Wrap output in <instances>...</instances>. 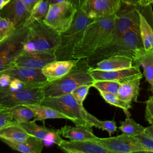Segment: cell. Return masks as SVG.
<instances>
[{
  "mask_svg": "<svg viewBox=\"0 0 153 153\" xmlns=\"http://www.w3.org/2000/svg\"><path fill=\"white\" fill-rule=\"evenodd\" d=\"M134 65L133 60L124 56H115L98 62L93 68L101 71H114L126 69Z\"/></svg>",
  "mask_w": 153,
  "mask_h": 153,
  "instance_id": "cell-22",
  "label": "cell"
},
{
  "mask_svg": "<svg viewBox=\"0 0 153 153\" xmlns=\"http://www.w3.org/2000/svg\"><path fill=\"white\" fill-rule=\"evenodd\" d=\"M96 140L111 153H131L146 152L135 138L124 133L120 135L105 138L97 137Z\"/></svg>",
  "mask_w": 153,
  "mask_h": 153,
  "instance_id": "cell-10",
  "label": "cell"
},
{
  "mask_svg": "<svg viewBox=\"0 0 153 153\" xmlns=\"http://www.w3.org/2000/svg\"><path fill=\"white\" fill-rule=\"evenodd\" d=\"M49 5L47 0H42L38 2L33 8L29 17L23 26H28L36 20H44L48 13Z\"/></svg>",
  "mask_w": 153,
  "mask_h": 153,
  "instance_id": "cell-29",
  "label": "cell"
},
{
  "mask_svg": "<svg viewBox=\"0 0 153 153\" xmlns=\"http://www.w3.org/2000/svg\"><path fill=\"white\" fill-rule=\"evenodd\" d=\"M77 9L68 2H60L49 5L48 13L43 21L61 33L71 26Z\"/></svg>",
  "mask_w": 153,
  "mask_h": 153,
  "instance_id": "cell-9",
  "label": "cell"
},
{
  "mask_svg": "<svg viewBox=\"0 0 153 153\" xmlns=\"http://www.w3.org/2000/svg\"><path fill=\"white\" fill-rule=\"evenodd\" d=\"M20 1L26 5V7L29 9V10L32 11L34 6L38 2H39L42 0H20Z\"/></svg>",
  "mask_w": 153,
  "mask_h": 153,
  "instance_id": "cell-42",
  "label": "cell"
},
{
  "mask_svg": "<svg viewBox=\"0 0 153 153\" xmlns=\"http://www.w3.org/2000/svg\"><path fill=\"white\" fill-rule=\"evenodd\" d=\"M91 68L85 59H78L66 75L55 81L48 82L42 87L44 97L69 94L81 85H92L94 79L90 74Z\"/></svg>",
  "mask_w": 153,
  "mask_h": 153,
  "instance_id": "cell-2",
  "label": "cell"
},
{
  "mask_svg": "<svg viewBox=\"0 0 153 153\" xmlns=\"http://www.w3.org/2000/svg\"><path fill=\"white\" fill-rule=\"evenodd\" d=\"M10 108H2L0 109V130L6 126L13 123Z\"/></svg>",
  "mask_w": 153,
  "mask_h": 153,
  "instance_id": "cell-36",
  "label": "cell"
},
{
  "mask_svg": "<svg viewBox=\"0 0 153 153\" xmlns=\"http://www.w3.org/2000/svg\"><path fill=\"white\" fill-rule=\"evenodd\" d=\"M1 108H2V107H1V106H0V109H1Z\"/></svg>",
  "mask_w": 153,
  "mask_h": 153,
  "instance_id": "cell-47",
  "label": "cell"
},
{
  "mask_svg": "<svg viewBox=\"0 0 153 153\" xmlns=\"http://www.w3.org/2000/svg\"><path fill=\"white\" fill-rule=\"evenodd\" d=\"M121 2V0H84L80 8L95 19L117 13Z\"/></svg>",
  "mask_w": 153,
  "mask_h": 153,
  "instance_id": "cell-12",
  "label": "cell"
},
{
  "mask_svg": "<svg viewBox=\"0 0 153 153\" xmlns=\"http://www.w3.org/2000/svg\"><path fill=\"white\" fill-rule=\"evenodd\" d=\"M10 109L13 121L18 124L29 122L35 118L34 112L27 105H17Z\"/></svg>",
  "mask_w": 153,
  "mask_h": 153,
  "instance_id": "cell-28",
  "label": "cell"
},
{
  "mask_svg": "<svg viewBox=\"0 0 153 153\" xmlns=\"http://www.w3.org/2000/svg\"><path fill=\"white\" fill-rule=\"evenodd\" d=\"M10 0H0V11L4 8V7L7 5Z\"/></svg>",
  "mask_w": 153,
  "mask_h": 153,
  "instance_id": "cell-46",
  "label": "cell"
},
{
  "mask_svg": "<svg viewBox=\"0 0 153 153\" xmlns=\"http://www.w3.org/2000/svg\"><path fill=\"white\" fill-rule=\"evenodd\" d=\"M0 139L13 150L22 153H41L44 146L42 140L32 136H29L26 140L20 142H13L3 139Z\"/></svg>",
  "mask_w": 153,
  "mask_h": 153,
  "instance_id": "cell-24",
  "label": "cell"
},
{
  "mask_svg": "<svg viewBox=\"0 0 153 153\" xmlns=\"http://www.w3.org/2000/svg\"><path fill=\"white\" fill-rule=\"evenodd\" d=\"M29 86H36V85H32L28 84L25 83L17 78H12V79L10 83V85L7 87H8L9 88L12 89V90H16V89L26 87H29ZM38 87H39V86H38Z\"/></svg>",
  "mask_w": 153,
  "mask_h": 153,
  "instance_id": "cell-39",
  "label": "cell"
},
{
  "mask_svg": "<svg viewBox=\"0 0 153 153\" xmlns=\"http://www.w3.org/2000/svg\"><path fill=\"white\" fill-rule=\"evenodd\" d=\"M56 60L54 53L43 51H23L15 61L14 65L42 69L47 64Z\"/></svg>",
  "mask_w": 153,
  "mask_h": 153,
  "instance_id": "cell-18",
  "label": "cell"
},
{
  "mask_svg": "<svg viewBox=\"0 0 153 153\" xmlns=\"http://www.w3.org/2000/svg\"><path fill=\"white\" fill-rule=\"evenodd\" d=\"M139 25L127 30L115 41L101 47L94 54L85 59L88 65L93 68L98 62L115 56H127L134 60L137 49L143 47Z\"/></svg>",
  "mask_w": 153,
  "mask_h": 153,
  "instance_id": "cell-3",
  "label": "cell"
},
{
  "mask_svg": "<svg viewBox=\"0 0 153 153\" xmlns=\"http://www.w3.org/2000/svg\"><path fill=\"white\" fill-rule=\"evenodd\" d=\"M39 104L49 106L68 117L75 124L99 128L100 120L89 113L74 98L71 93L57 96L44 97Z\"/></svg>",
  "mask_w": 153,
  "mask_h": 153,
  "instance_id": "cell-4",
  "label": "cell"
},
{
  "mask_svg": "<svg viewBox=\"0 0 153 153\" xmlns=\"http://www.w3.org/2000/svg\"><path fill=\"white\" fill-rule=\"evenodd\" d=\"M67 153H111L97 140H66L63 139L57 145Z\"/></svg>",
  "mask_w": 153,
  "mask_h": 153,
  "instance_id": "cell-16",
  "label": "cell"
},
{
  "mask_svg": "<svg viewBox=\"0 0 153 153\" xmlns=\"http://www.w3.org/2000/svg\"><path fill=\"white\" fill-rule=\"evenodd\" d=\"M94 20L81 8L77 9L69 27L60 33L61 40L54 52L56 60L73 59L75 48L81 40L86 27Z\"/></svg>",
  "mask_w": 153,
  "mask_h": 153,
  "instance_id": "cell-5",
  "label": "cell"
},
{
  "mask_svg": "<svg viewBox=\"0 0 153 153\" xmlns=\"http://www.w3.org/2000/svg\"><path fill=\"white\" fill-rule=\"evenodd\" d=\"M49 4H54L60 2H68L74 5L76 9H79L81 7V5L84 0H47Z\"/></svg>",
  "mask_w": 153,
  "mask_h": 153,
  "instance_id": "cell-40",
  "label": "cell"
},
{
  "mask_svg": "<svg viewBox=\"0 0 153 153\" xmlns=\"http://www.w3.org/2000/svg\"><path fill=\"white\" fill-rule=\"evenodd\" d=\"M16 29L12 22L6 19L0 17V42L10 35Z\"/></svg>",
  "mask_w": 153,
  "mask_h": 153,
  "instance_id": "cell-34",
  "label": "cell"
},
{
  "mask_svg": "<svg viewBox=\"0 0 153 153\" xmlns=\"http://www.w3.org/2000/svg\"><path fill=\"white\" fill-rule=\"evenodd\" d=\"M31 11L20 0H10L0 11V17L12 22L16 28L23 25Z\"/></svg>",
  "mask_w": 153,
  "mask_h": 153,
  "instance_id": "cell-15",
  "label": "cell"
},
{
  "mask_svg": "<svg viewBox=\"0 0 153 153\" xmlns=\"http://www.w3.org/2000/svg\"><path fill=\"white\" fill-rule=\"evenodd\" d=\"M27 106L34 112L35 118L33 120L35 121H43L47 119H65L70 121L68 117L49 106L39 103L28 105Z\"/></svg>",
  "mask_w": 153,
  "mask_h": 153,
  "instance_id": "cell-26",
  "label": "cell"
},
{
  "mask_svg": "<svg viewBox=\"0 0 153 153\" xmlns=\"http://www.w3.org/2000/svg\"><path fill=\"white\" fill-rule=\"evenodd\" d=\"M92 87L91 84H83L76 87L71 94L75 100L81 105H83L84 101L88 95L90 88Z\"/></svg>",
  "mask_w": 153,
  "mask_h": 153,
  "instance_id": "cell-33",
  "label": "cell"
},
{
  "mask_svg": "<svg viewBox=\"0 0 153 153\" xmlns=\"http://www.w3.org/2000/svg\"><path fill=\"white\" fill-rule=\"evenodd\" d=\"M78 59L54 60L44 66L41 70L48 82L58 79L66 75L75 66Z\"/></svg>",
  "mask_w": 153,
  "mask_h": 153,
  "instance_id": "cell-19",
  "label": "cell"
},
{
  "mask_svg": "<svg viewBox=\"0 0 153 153\" xmlns=\"http://www.w3.org/2000/svg\"><path fill=\"white\" fill-rule=\"evenodd\" d=\"M142 76L123 82L120 84L117 96L121 100L131 103L136 102L139 93Z\"/></svg>",
  "mask_w": 153,
  "mask_h": 153,
  "instance_id": "cell-23",
  "label": "cell"
},
{
  "mask_svg": "<svg viewBox=\"0 0 153 153\" xmlns=\"http://www.w3.org/2000/svg\"><path fill=\"white\" fill-rule=\"evenodd\" d=\"M146 152H153V139L145 132L134 136Z\"/></svg>",
  "mask_w": 153,
  "mask_h": 153,
  "instance_id": "cell-35",
  "label": "cell"
},
{
  "mask_svg": "<svg viewBox=\"0 0 153 153\" xmlns=\"http://www.w3.org/2000/svg\"><path fill=\"white\" fill-rule=\"evenodd\" d=\"M139 24V10L136 8L126 10L120 14H117L112 32L103 45L115 41L127 30Z\"/></svg>",
  "mask_w": 153,
  "mask_h": 153,
  "instance_id": "cell-11",
  "label": "cell"
},
{
  "mask_svg": "<svg viewBox=\"0 0 153 153\" xmlns=\"http://www.w3.org/2000/svg\"><path fill=\"white\" fill-rule=\"evenodd\" d=\"M142 1L143 0H121V2H123L126 4L136 6L137 5H140Z\"/></svg>",
  "mask_w": 153,
  "mask_h": 153,
  "instance_id": "cell-43",
  "label": "cell"
},
{
  "mask_svg": "<svg viewBox=\"0 0 153 153\" xmlns=\"http://www.w3.org/2000/svg\"><path fill=\"white\" fill-rule=\"evenodd\" d=\"M99 129L102 130H105L108 132L109 136H111L112 133L115 132L117 130V126L116 122L114 120H100V124L99 127Z\"/></svg>",
  "mask_w": 153,
  "mask_h": 153,
  "instance_id": "cell-37",
  "label": "cell"
},
{
  "mask_svg": "<svg viewBox=\"0 0 153 153\" xmlns=\"http://www.w3.org/2000/svg\"><path fill=\"white\" fill-rule=\"evenodd\" d=\"M151 4H153V0H143L140 5L142 7H147Z\"/></svg>",
  "mask_w": 153,
  "mask_h": 153,
  "instance_id": "cell-45",
  "label": "cell"
},
{
  "mask_svg": "<svg viewBox=\"0 0 153 153\" xmlns=\"http://www.w3.org/2000/svg\"><path fill=\"white\" fill-rule=\"evenodd\" d=\"M19 124L30 136L42 140L44 144L47 146H50L52 144L58 145L63 140L59 133V129H50L43 126H40L38 125L34 120Z\"/></svg>",
  "mask_w": 153,
  "mask_h": 153,
  "instance_id": "cell-17",
  "label": "cell"
},
{
  "mask_svg": "<svg viewBox=\"0 0 153 153\" xmlns=\"http://www.w3.org/2000/svg\"><path fill=\"white\" fill-rule=\"evenodd\" d=\"M144 132L153 139V124H151L148 127H145Z\"/></svg>",
  "mask_w": 153,
  "mask_h": 153,
  "instance_id": "cell-44",
  "label": "cell"
},
{
  "mask_svg": "<svg viewBox=\"0 0 153 153\" xmlns=\"http://www.w3.org/2000/svg\"><path fill=\"white\" fill-rule=\"evenodd\" d=\"M118 128L122 133L132 136L144 133L145 131L143 126L136 123L130 117H127L124 121L121 122V125Z\"/></svg>",
  "mask_w": 153,
  "mask_h": 153,
  "instance_id": "cell-30",
  "label": "cell"
},
{
  "mask_svg": "<svg viewBox=\"0 0 153 153\" xmlns=\"http://www.w3.org/2000/svg\"><path fill=\"white\" fill-rule=\"evenodd\" d=\"M117 14L95 19L86 27L74 50L73 59H87L106 42L113 29Z\"/></svg>",
  "mask_w": 153,
  "mask_h": 153,
  "instance_id": "cell-1",
  "label": "cell"
},
{
  "mask_svg": "<svg viewBox=\"0 0 153 153\" xmlns=\"http://www.w3.org/2000/svg\"><path fill=\"white\" fill-rule=\"evenodd\" d=\"M145 117L150 124H153V96H150L146 102Z\"/></svg>",
  "mask_w": 153,
  "mask_h": 153,
  "instance_id": "cell-38",
  "label": "cell"
},
{
  "mask_svg": "<svg viewBox=\"0 0 153 153\" xmlns=\"http://www.w3.org/2000/svg\"><path fill=\"white\" fill-rule=\"evenodd\" d=\"M12 78L5 73H0V87L5 88L10 85Z\"/></svg>",
  "mask_w": 153,
  "mask_h": 153,
  "instance_id": "cell-41",
  "label": "cell"
},
{
  "mask_svg": "<svg viewBox=\"0 0 153 153\" xmlns=\"http://www.w3.org/2000/svg\"><path fill=\"white\" fill-rule=\"evenodd\" d=\"M133 62L134 65L142 68V75L149 83L153 96V50H145L143 47L138 48Z\"/></svg>",
  "mask_w": 153,
  "mask_h": 153,
  "instance_id": "cell-20",
  "label": "cell"
},
{
  "mask_svg": "<svg viewBox=\"0 0 153 153\" xmlns=\"http://www.w3.org/2000/svg\"><path fill=\"white\" fill-rule=\"evenodd\" d=\"M139 29L143 49L145 50H153V29L140 11Z\"/></svg>",
  "mask_w": 153,
  "mask_h": 153,
  "instance_id": "cell-27",
  "label": "cell"
},
{
  "mask_svg": "<svg viewBox=\"0 0 153 153\" xmlns=\"http://www.w3.org/2000/svg\"><path fill=\"white\" fill-rule=\"evenodd\" d=\"M90 74L94 80H110L120 83L143 76L140 67L136 65L129 68L114 71H101L91 68Z\"/></svg>",
  "mask_w": 153,
  "mask_h": 153,
  "instance_id": "cell-13",
  "label": "cell"
},
{
  "mask_svg": "<svg viewBox=\"0 0 153 153\" xmlns=\"http://www.w3.org/2000/svg\"><path fill=\"white\" fill-rule=\"evenodd\" d=\"M99 92L102 97L105 100V101L106 103L114 106L121 108L124 111L127 117H130L129 109L131 108V103H127L121 100L117 96V94L108 92H104L102 91H99Z\"/></svg>",
  "mask_w": 153,
  "mask_h": 153,
  "instance_id": "cell-31",
  "label": "cell"
},
{
  "mask_svg": "<svg viewBox=\"0 0 153 153\" xmlns=\"http://www.w3.org/2000/svg\"><path fill=\"white\" fill-rule=\"evenodd\" d=\"M29 136L26 130L15 121H13L0 130V139L13 142L25 141Z\"/></svg>",
  "mask_w": 153,
  "mask_h": 153,
  "instance_id": "cell-25",
  "label": "cell"
},
{
  "mask_svg": "<svg viewBox=\"0 0 153 153\" xmlns=\"http://www.w3.org/2000/svg\"><path fill=\"white\" fill-rule=\"evenodd\" d=\"M9 75L12 78H17L30 85L43 87L48 82L41 69L13 66L1 72Z\"/></svg>",
  "mask_w": 153,
  "mask_h": 153,
  "instance_id": "cell-14",
  "label": "cell"
},
{
  "mask_svg": "<svg viewBox=\"0 0 153 153\" xmlns=\"http://www.w3.org/2000/svg\"><path fill=\"white\" fill-rule=\"evenodd\" d=\"M61 136L71 140H96L97 137L93 132L91 127L82 124H75V126H65L59 129Z\"/></svg>",
  "mask_w": 153,
  "mask_h": 153,
  "instance_id": "cell-21",
  "label": "cell"
},
{
  "mask_svg": "<svg viewBox=\"0 0 153 153\" xmlns=\"http://www.w3.org/2000/svg\"><path fill=\"white\" fill-rule=\"evenodd\" d=\"M42 87L29 86L16 90L0 87V106L11 108L17 105L39 103L44 98Z\"/></svg>",
  "mask_w": 153,
  "mask_h": 153,
  "instance_id": "cell-8",
  "label": "cell"
},
{
  "mask_svg": "<svg viewBox=\"0 0 153 153\" xmlns=\"http://www.w3.org/2000/svg\"><path fill=\"white\" fill-rule=\"evenodd\" d=\"M120 84L121 83L118 81L110 80H94L92 84V87L98 91L117 94Z\"/></svg>",
  "mask_w": 153,
  "mask_h": 153,
  "instance_id": "cell-32",
  "label": "cell"
},
{
  "mask_svg": "<svg viewBox=\"0 0 153 153\" xmlns=\"http://www.w3.org/2000/svg\"><path fill=\"white\" fill-rule=\"evenodd\" d=\"M28 26H22L0 42V73L14 66L19 55L24 51Z\"/></svg>",
  "mask_w": 153,
  "mask_h": 153,
  "instance_id": "cell-7",
  "label": "cell"
},
{
  "mask_svg": "<svg viewBox=\"0 0 153 153\" xmlns=\"http://www.w3.org/2000/svg\"><path fill=\"white\" fill-rule=\"evenodd\" d=\"M60 40V33L47 25L43 20H36L28 26L24 51L54 54Z\"/></svg>",
  "mask_w": 153,
  "mask_h": 153,
  "instance_id": "cell-6",
  "label": "cell"
}]
</instances>
